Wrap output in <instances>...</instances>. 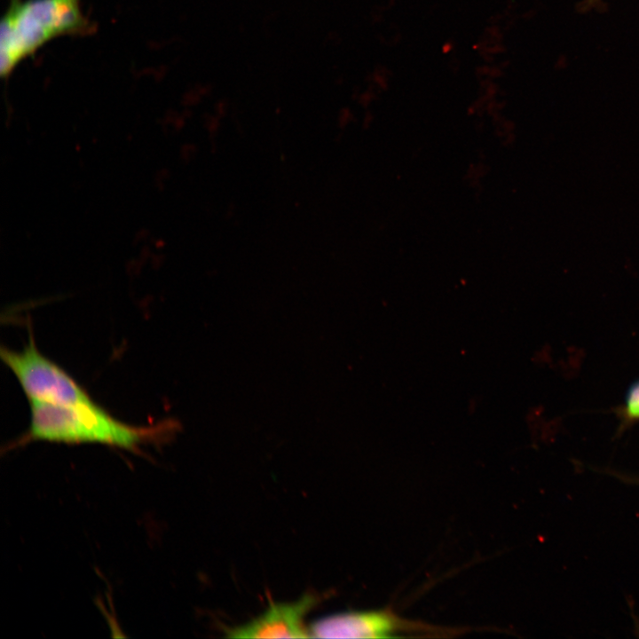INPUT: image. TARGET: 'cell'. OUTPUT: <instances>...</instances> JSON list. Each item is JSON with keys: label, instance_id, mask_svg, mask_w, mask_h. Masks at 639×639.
Here are the masks:
<instances>
[{"label": "cell", "instance_id": "cell-6", "mask_svg": "<svg viewBox=\"0 0 639 639\" xmlns=\"http://www.w3.org/2000/svg\"><path fill=\"white\" fill-rule=\"evenodd\" d=\"M613 412L619 420V434L639 422V380L630 385L624 402L616 406Z\"/></svg>", "mask_w": 639, "mask_h": 639}, {"label": "cell", "instance_id": "cell-2", "mask_svg": "<svg viewBox=\"0 0 639 639\" xmlns=\"http://www.w3.org/2000/svg\"><path fill=\"white\" fill-rule=\"evenodd\" d=\"M81 0H11L1 23L0 73L7 77L16 66L48 41L91 29Z\"/></svg>", "mask_w": 639, "mask_h": 639}, {"label": "cell", "instance_id": "cell-7", "mask_svg": "<svg viewBox=\"0 0 639 639\" xmlns=\"http://www.w3.org/2000/svg\"><path fill=\"white\" fill-rule=\"evenodd\" d=\"M600 0H583L582 1V8H589L590 6L596 4Z\"/></svg>", "mask_w": 639, "mask_h": 639}, {"label": "cell", "instance_id": "cell-3", "mask_svg": "<svg viewBox=\"0 0 639 639\" xmlns=\"http://www.w3.org/2000/svg\"><path fill=\"white\" fill-rule=\"evenodd\" d=\"M308 629L310 637L317 638L454 637L465 633L464 627L406 619L391 608L332 614L313 621Z\"/></svg>", "mask_w": 639, "mask_h": 639}, {"label": "cell", "instance_id": "cell-5", "mask_svg": "<svg viewBox=\"0 0 639 639\" xmlns=\"http://www.w3.org/2000/svg\"><path fill=\"white\" fill-rule=\"evenodd\" d=\"M318 599L305 594L291 603L271 602L258 617L246 624L224 630L228 638H304L310 637L305 627V615L315 606Z\"/></svg>", "mask_w": 639, "mask_h": 639}, {"label": "cell", "instance_id": "cell-1", "mask_svg": "<svg viewBox=\"0 0 639 639\" xmlns=\"http://www.w3.org/2000/svg\"><path fill=\"white\" fill-rule=\"evenodd\" d=\"M30 408L28 430L17 445L30 441L98 443L137 452L143 445L164 440L176 426L171 422L147 427L130 425L93 400L70 406L31 401Z\"/></svg>", "mask_w": 639, "mask_h": 639}, {"label": "cell", "instance_id": "cell-4", "mask_svg": "<svg viewBox=\"0 0 639 639\" xmlns=\"http://www.w3.org/2000/svg\"><path fill=\"white\" fill-rule=\"evenodd\" d=\"M0 355L29 402L70 406L92 400L70 375L38 351L32 336L23 350L2 347Z\"/></svg>", "mask_w": 639, "mask_h": 639}]
</instances>
